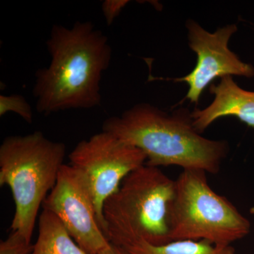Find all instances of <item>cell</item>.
I'll return each instance as SVG.
<instances>
[{"label": "cell", "instance_id": "cell-7", "mask_svg": "<svg viewBox=\"0 0 254 254\" xmlns=\"http://www.w3.org/2000/svg\"><path fill=\"white\" fill-rule=\"evenodd\" d=\"M42 207L56 215L87 254H98L109 247L86 180L71 165H63L56 185Z\"/></svg>", "mask_w": 254, "mask_h": 254}, {"label": "cell", "instance_id": "cell-11", "mask_svg": "<svg viewBox=\"0 0 254 254\" xmlns=\"http://www.w3.org/2000/svg\"><path fill=\"white\" fill-rule=\"evenodd\" d=\"M30 254H88L73 240L56 215L43 209L38 236Z\"/></svg>", "mask_w": 254, "mask_h": 254}, {"label": "cell", "instance_id": "cell-2", "mask_svg": "<svg viewBox=\"0 0 254 254\" xmlns=\"http://www.w3.org/2000/svg\"><path fill=\"white\" fill-rule=\"evenodd\" d=\"M103 131L136 147L149 166L181 167L217 174L227 156V141L201 136L185 108L168 113L148 103L135 105L120 116L105 120Z\"/></svg>", "mask_w": 254, "mask_h": 254}, {"label": "cell", "instance_id": "cell-13", "mask_svg": "<svg viewBox=\"0 0 254 254\" xmlns=\"http://www.w3.org/2000/svg\"><path fill=\"white\" fill-rule=\"evenodd\" d=\"M33 245L19 233L12 232L0 243V254H30Z\"/></svg>", "mask_w": 254, "mask_h": 254}, {"label": "cell", "instance_id": "cell-3", "mask_svg": "<svg viewBox=\"0 0 254 254\" xmlns=\"http://www.w3.org/2000/svg\"><path fill=\"white\" fill-rule=\"evenodd\" d=\"M66 145L41 131L6 137L0 146V186H8L15 205L12 232L31 242L37 215L64 163Z\"/></svg>", "mask_w": 254, "mask_h": 254}, {"label": "cell", "instance_id": "cell-12", "mask_svg": "<svg viewBox=\"0 0 254 254\" xmlns=\"http://www.w3.org/2000/svg\"><path fill=\"white\" fill-rule=\"evenodd\" d=\"M9 112L17 114L26 123L33 122V113L31 105L23 95H0V116H4Z\"/></svg>", "mask_w": 254, "mask_h": 254}, {"label": "cell", "instance_id": "cell-8", "mask_svg": "<svg viewBox=\"0 0 254 254\" xmlns=\"http://www.w3.org/2000/svg\"><path fill=\"white\" fill-rule=\"evenodd\" d=\"M186 26L189 46L197 55L196 64L187 76L172 80L187 83L185 98L190 103L197 104L205 88L215 78L254 77V66L242 62L229 48L230 38L237 31L236 25H227L214 33L207 31L193 20H189Z\"/></svg>", "mask_w": 254, "mask_h": 254}, {"label": "cell", "instance_id": "cell-9", "mask_svg": "<svg viewBox=\"0 0 254 254\" xmlns=\"http://www.w3.org/2000/svg\"><path fill=\"white\" fill-rule=\"evenodd\" d=\"M213 103L205 109H195L191 118L195 129L201 134L215 120L224 117H235L254 128V92L245 91L231 76H225L217 85H211Z\"/></svg>", "mask_w": 254, "mask_h": 254}, {"label": "cell", "instance_id": "cell-6", "mask_svg": "<svg viewBox=\"0 0 254 254\" xmlns=\"http://www.w3.org/2000/svg\"><path fill=\"white\" fill-rule=\"evenodd\" d=\"M69 164L87 182L100 227L106 232L103 217L105 200L118 190L130 173L146 163L141 150L103 131L78 143L68 155Z\"/></svg>", "mask_w": 254, "mask_h": 254}, {"label": "cell", "instance_id": "cell-14", "mask_svg": "<svg viewBox=\"0 0 254 254\" xmlns=\"http://www.w3.org/2000/svg\"><path fill=\"white\" fill-rule=\"evenodd\" d=\"M128 2L127 0H106L103 1L102 11L108 26H111Z\"/></svg>", "mask_w": 254, "mask_h": 254}, {"label": "cell", "instance_id": "cell-1", "mask_svg": "<svg viewBox=\"0 0 254 254\" xmlns=\"http://www.w3.org/2000/svg\"><path fill=\"white\" fill-rule=\"evenodd\" d=\"M46 46L51 61L36 73L37 111L49 115L100 105L102 76L111 63L108 37L91 21H77L71 28L55 24Z\"/></svg>", "mask_w": 254, "mask_h": 254}, {"label": "cell", "instance_id": "cell-5", "mask_svg": "<svg viewBox=\"0 0 254 254\" xmlns=\"http://www.w3.org/2000/svg\"><path fill=\"white\" fill-rule=\"evenodd\" d=\"M206 173L184 170L176 180L171 241H206L231 246L250 234L251 223L209 185Z\"/></svg>", "mask_w": 254, "mask_h": 254}, {"label": "cell", "instance_id": "cell-10", "mask_svg": "<svg viewBox=\"0 0 254 254\" xmlns=\"http://www.w3.org/2000/svg\"><path fill=\"white\" fill-rule=\"evenodd\" d=\"M109 241L126 254H235L232 246L222 247L203 240H175L163 245L141 239L117 237Z\"/></svg>", "mask_w": 254, "mask_h": 254}, {"label": "cell", "instance_id": "cell-4", "mask_svg": "<svg viewBox=\"0 0 254 254\" xmlns=\"http://www.w3.org/2000/svg\"><path fill=\"white\" fill-rule=\"evenodd\" d=\"M175 195L176 180L160 168L145 164L136 169L103 205L108 240L141 239L154 245L172 242Z\"/></svg>", "mask_w": 254, "mask_h": 254}, {"label": "cell", "instance_id": "cell-15", "mask_svg": "<svg viewBox=\"0 0 254 254\" xmlns=\"http://www.w3.org/2000/svg\"><path fill=\"white\" fill-rule=\"evenodd\" d=\"M98 254H126L121 249L110 243L109 247L102 250Z\"/></svg>", "mask_w": 254, "mask_h": 254}]
</instances>
